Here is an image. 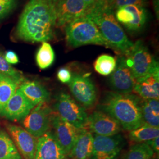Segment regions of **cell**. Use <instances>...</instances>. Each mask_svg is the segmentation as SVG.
<instances>
[{"label":"cell","mask_w":159,"mask_h":159,"mask_svg":"<svg viewBox=\"0 0 159 159\" xmlns=\"http://www.w3.org/2000/svg\"><path fill=\"white\" fill-rule=\"evenodd\" d=\"M56 15L51 0H30L20 16L17 37L31 43L47 42L53 37Z\"/></svg>","instance_id":"cell-1"},{"label":"cell","mask_w":159,"mask_h":159,"mask_svg":"<svg viewBox=\"0 0 159 159\" xmlns=\"http://www.w3.org/2000/svg\"><path fill=\"white\" fill-rule=\"evenodd\" d=\"M142 100L140 97L131 93L123 94L109 91L106 93L98 108L116 120L123 129L130 131L144 124Z\"/></svg>","instance_id":"cell-2"},{"label":"cell","mask_w":159,"mask_h":159,"mask_svg":"<svg viewBox=\"0 0 159 159\" xmlns=\"http://www.w3.org/2000/svg\"><path fill=\"white\" fill-rule=\"evenodd\" d=\"M99 29L108 47L121 56L127 57L134 46L114 16V10L107 6L93 8L85 16Z\"/></svg>","instance_id":"cell-3"},{"label":"cell","mask_w":159,"mask_h":159,"mask_svg":"<svg viewBox=\"0 0 159 159\" xmlns=\"http://www.w3.org/2000/svg\"><path fill=\"white\" fill-rule=\"evenodd\" d=\"M66 39L72 47L94 44L108 47L96 25L86 16L80 17L66 27Z\"/></svg>","instance_id":"cell-4"},{"label":"cell","mask_w":159,"mask_h":159,"mask_svg":"<svg viewBox=\"0 0 159 159\" xmlns=\"http://www.w3.org/2000/svg\"><path fill=\"white\" fill-rule=\"evenodd\" d=\"M55 112L62 119L78 129H86L88 114L85 108L66 92L56 97Z\"/></svg>","instance_id":"cell-5"},{"label":"cell","mask_w":159,"mask_h":159,"mask_svg":"<svg viewBox=\"0 0 159 159\" xmlns=\"http://www.w3.org/2000/svg\"><path fill=\"white\" fill-rule=\"evenodd\" d=\"M126 58L127 63L136 79L159 68V63L140 40L134 44L130 53Z\"/></svg>","instance_id":"cell-6"},{"label":"cell","mask_w":159,"mask_h":159,"mask_svg":"<svg viewBox=\"0 0 159 159\" xmlns=\"http://www.w3.org/2000/svg\"><path fill=\"white\" fill-rule=\"evenodd\" d=\"M53 111L47 104L41 103L23 120L24 129L35 138H39L51 128V117Z\"/></svg>","instance_id":"cell-7"},{"label":"cell","mask_w":159,"mask_h":159,"mask_svg":"<svg viewBox=\"0 0 159 159\" xmlns=\"http://www.w3.org/2000/svg\"><path fill=\"white\" fill-rule=\"evenodd\" d=\"M68 84L75 100L84 108H90L94 106L97 98L96 87L89 76L73 74Z\"/></svg>","instance_id":"cell-8"},{"label":"cell","mask_w":159,"mask_h":159,"mask_svg":"<svg viewBox=\"0 0 159 159\" xmlns=\"http://www.w3.org/2000/svg\"><path fill=\"white\" fill-rule=\"evenodd\" d=\"M136 79L127 63V58L120 56L116 60V67L109 78V85L114 92L130 94L134 90Z\"/></svg>","instance_id":"cell-9"},{"label":"cell","mask_w":159,"mask_h":159,"mask_svg":"<svg viewBox=\"0 0 159 159\" xmlns=\"http://www.w3.org/2000/svg\"><path fill=\"white\" fill-rule=\"evenodd\" d=\"M93 151L92 159H117L125 144L121 134L110 136H93Z\"/></svg>","instance_id":"cell-10"},{"label":"cell","mask_w":159,"mask_h":159,"mask_svg":"<svg viewBox=\"0 0 159 159\" xmlns=\"http://www.w3.org/2000/svg\"><path fill=\"white\" fill-rule=\"evenodd\" d=\"M53 4L58 27H66L74 20L85 16L90 10L82 0H56Z\"/></svg>","instance_id":"cell-11"},{"label":"cell","mask_w":159,"mask_h":159,"mask_svg":"<svg viewBox=\"0 0 159 159\" xmlns=\"http://www.w3.org/2000/svg\"><path fill=\"white\" fill-rule=\"evenodd\" d=\"M115 17L127 30L138 32L141 31L146 24L148 12L144 6L129 5L117 8Z\"/></svg>","instance_id":"cell-12"},{"label":"cell","mask_w":159,"mask_h":159,"mask_svg":"<svg viewBox=\"0 0 159 159\" xmlns=\"http://www.w3.org/2000/svg\"><path fill=\"white\" fill-rule=\"evenodd\" d=\"M51 125L54 129L53 133L57 141L68 156L74 146L80 129L62 119L54 111L51 115Z\"/></svg>","instance_id":"cell-13"},{"label":"cell","mask_w":159,"mask_h":159,"mask_svg":"<svg viewBox=\"0 0 159 159\" xmlns=\"http://www.w3.org/2000/svg\"><path fill=\"white\" fill-rule=\"evenodd\" d=\"M94 134L105 136L119 134L122 128L119 123L108 114L100 110L94 111L88 116L87 127Z\"/></svg>","instance_id":"cell-14"},{"label":"cell","mask_w":159,"mask_h":159,"mask_svg":"<svg viewBox=\"0 0 159 159\" xmlns=\"http://www.w3.org/2000/svg\"><path fill=\"white\" fill-rule=\"evenodd\" d=\"M34 159H69L54 134L48 131L37 140Z\"/></svg>","instance_id":"cell-15"},{"label":"cell","mask_w":159,"mask_h":159,"mask_svg":"<svg viewBox=\"0 0 159 159\" xmlns=\"http://www.w3.org/2000/svg\"><path fill=\"white\" fill-rule=\"evenodd\" d=\"M7 129L23 158L34 159L37 145L36 138L24 129L18 125H7Z\"/></svg>","instance_id":"cell-16"},{"label":"cell","mask_w":159,"mask_h":159,"mask_svg":"<svg viewBox=\"0 0 159 159\" xmlns=\"http://www.w3.org/2000/svg\"><path fill=\"white\" fill-rule=\"evenodd\" d=\"M34 107L18 89L0 114L7 119L21 121L29 115Z\"/></svg>","instance_id":"cell-17"},{"label":"cell","mask_w":159,"mask_h":159,"mask_svg":"<svg viewBox=\"0 0 159 159\" xmlns=\"http://www.w3.org/2000/svg\"><path fill=\"white\" fill-rule=\"evenodd\" d=\"M133 91L142 99H159V68L137 79Z\"/></svg>","instance_id":"cell-18"},{"label":"cell","mask_w":159,"mask_h":159,"mask_svg":"<svg viewBox=\"0 0 159 159\" xmlns=\"http://www.w3.org/2000/svg\"><path fill=\"white\" fill-rule=\"evenodd\" d=\"M94 137L91 131L87 129H81L74 143L68 159H90L93 151Z\"/></svg>","instance_id":"cell-19"},{"label":"cell","mask_w":159,"mask_h":159,"mask_svg":"<svg viewBox=\"0 0 159 159\" xmlns=\"http://www.w3.org/2000/svg\"><path fill=\"white\" fill-rule=\"evenodd\" d=\"M19 89L34 106L48 102L50 94L44 85L35 81H24Z\"/></svg>","instance_id":"cell-20"},{"label":"cell","mask_w":159,"mask_h":159,"mask_svg":"<svg viewBox=\"0 0 159 159\" xmlns=\"http://www.w3.org/2000/svg\"><path fill=\"white\" fill-rule=\"evenodd\" d=\"M141 111L144 124L159 127V99H142Z\"/></svg>","instance_id":"cell-21"},{"label":"cell","mask_w":159,"mask_h":159,"mask_svg":"<svg viewBox=\"0 0 159 159\" xmlns=\"http://www.w3.org/2000/svg\"><path fill=\"white\" fill-rule=\"evenodd\" d=\"M18 85L12 78L0 73V113L14 94Z\"/></svg>","instance_id":"cell-22"},{"label":"cell","mask_w":159,"mask_h":159,"mask_svg":"<svg viewBox=\"0 0 159 159\" xmlns=\"http://www.w3.org/2000/svg\"><path fill=\"white\" fill-rule=\"evenodd\" d=\"M159 136V128L143 124L140 127L129 131V137L131 141L142 143L148 142Z\"/></svg>","instance_id":"cell-23"},{"label":"cell","mask_w":159,"mask_h":159,"mask_svg":"<svg viewBox=\"0 0 159 159\" xmlns=\"http://www.w3.org/2000/svg\"><path fill=\"white\" fill-rule=\"evenodd\" d=\"M0 159H23L11 137L0 131Z\"/></svg>","instance_id":"cell-24"},{"label":"cell","mask_w":159,"mask_h":159,"mask_svg":"<svg viewBox=\"0 0 159 159\" xmlns=\"http://www.w3.org/2000/svg\"><path fill=\"white\" fill-rule=\"evenodd\" d=\"M154 154L146 143H136L131 146L121 159H152Z\"/></svg>","instance_id":"cell-25"},{"label":"cell","mask_w":159,"mask_h":159,"mask_svg":"<svg viewBox=\"0 0 159 159\" xmlns=\"http://www.w3.org/2000/svg\"><path fill=\"white\" fill-rule=\"evenodd\" d=\"M36 62L41 69L48 68L53 64L55 54L51 45L44 42L39 49L36 54Z\"/></svg>","instance_id":"cell-26"},{"label":"cell","mask_w":159,"mask_h":159,"mask_svg":"<svg viewBox=\"0 0 159 159\" xmlns=\"http://www.w3.org/2000/svg\"><path fill=\"white\" fill-rule=\"evenodd\" d=\"M116 67V59L108 54H102L97 58L94 69L98 74L107 76L111 74Z\"/></svg>","instance_id":"cell-27"},{"label":"cell","mask_w":159,"mask_h":159,"mask_svg":"<svg viewBox=\"0 0 159 159\" xmlns=\"http://www.w3.org/2000/svg\"><path fill=\"white\" fill-rule=\"evenodd\" d=\"M0 73L6 75L15 80L18 85H20L24 81V78L21 73L13 68L10 64L8 63L4 56L0 52Z\"/></svg>","instance_id":"cell-28"},{"label":"cell","mask_w":159,"mask_h":159,"mask_svg":"<svg viewBox=\"0 0 159 159\" xmlns=\"http://www.w3.org/2000/svg\"><path fill=\"white\" fill-rule=\"evenodd\" d=\"M147 0H116L114 4V9L121 7L129 6V5H139L144 6L146 3Z\"/></svg>","instance_id":"cell-29"},{"label":"cell","mask_w":159,"mask_h":159,"mask_svg":"<svg viewBox=\"0 0 159 159\" xmlns=\"http://www.w3.org/2000/svg\"><path fill=\"white\" fill-rule=\"evenodd\" d=\"M73 74L68 68H60L57 72V78L63 83H68L72 78Z\"/></svg>","instance_id":"cell-30"},{"label":"cell","mask_w":159,"mask_h":159,"mask_svg":"<svg viewBox=\"0 0 159 159\" xmlns=\"http://www.w3.org/2000/svg\"><path fill=\"white\" fill-rule=\"evenodd\" d=\"M4 58L6 61L9 64H16L19 62V59L16 53L11 50L6 52L4 55Z\"/></svg>","instance_id":"cell-31"},{"label":"cell","mask_w":159,"mask_h":159,"mask_svg":"<svg viewBox=\"0 0 159 159\" xmlns=\"http://www.w3.org/2000/svg\"><path fill=\"white\" fill-rule=\"evenodd\" d=\"M82 1L87 6L90 10L94 7L106 5L104 0H82Z\"/></svg>","instance_id":"cell-32"},{"label":"cell","mask_w":159,"mask_h":159,"mask_svg":"<svg viewBox=\"0 0 159 159\" xmlns=\"http://www.w3.org/2000/svg\"><path fill=\"white\" fill-rule=\"evenodd\" d=\"M14 4H6L0 1V18L5 16L13 8Z\"/></svg>","instance_id":"cell-33"},{"label":"cell","mask_w":159,"mask_h":159,"mask_svg":"<svg viewBox=\"0 0 159 159\" xmlns=\"http://www.w3.org/2000/svg\"><path fill=\"white\" fill-rule=\"evenodd\" d=\"M146 143L149 145V146L152 148L154 153L159 154V137H157L153 140L148 141Z\"/></svg>","instance_id":"cell-34"},{"label":"cell","mask_w":159,"mask_h":159,"mask_svg":"<svg viewBox=\"0 0 159 159\" xmlns=\"http://www.w3.org/2000/svg\"><path fill=\"white\" fill-rule=\"evenodd\" d=\"M106 5L109 8L114 10V4H115V2L116 0H104Z\"/></svg>","instance_id":"cell-35"},{"label":"cell","mask_w":159,"mask_h":159,"mask_svg":"<svg viewBox=\"0 0 159 159\" xmlns=\"http://www.w3.org/2000/svg\"><path fill=\"white\" fill-rule=\"evenodd\" d=\"M0 1L6 3V4H14V0H0Z\"/></svg>","instance_id":"cell-36"}]
</instances>
